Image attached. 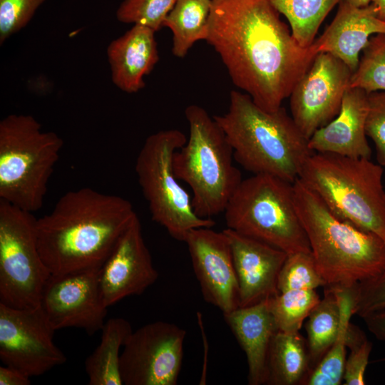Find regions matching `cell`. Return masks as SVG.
I'll return each mask as SVG.
<instances>
[{"mask_svg":"<svg viewBox=\"0 0 385 385\" xmlns=\"http://www.w3.org/2000/svg\"><path fill=\"white\" fill-rule=\"evenodd\" d=\"M309 371L307 341L299 332L277 330L270 346L267 384H302Z\"/></svg>","mask_w":385,"mask_h":385,"instance_id":"23","label":"cell"},{"mask_svg":"<svg viewBox=\"0 0 385 385\" xmlns=\"http://www.w3.org/2000/svg\"><path fill=\"white\" fill-rule=\"evenodd\" d=\"M383 173L371 158L312 153L299 178L337 216L385 241Z\"/></svg>","mask_w":385,"mask_h":385,"instance_id":"5","label":"cell"},{"mask_svg":"<svg viewBox=\"0 0 385 385\" xmlns=\"http://www.w3.org/2000/svg\"><path fill=\"white\" fill-rule=\"evenodd\" d=\"M211 9L212 0H176L163 24L172 32L175 56L183 58L197 41H206Z\"/></svg>","mask_w":385,"mask_h":385,"instance_id":"25","label":"cell"},{"mask_svg":"<svg viewBox=\"0 0 385 385\" xmlns=\"http://www.w3.org/2000/svg\"><path fill=\"white\" fill-rule=\"evenodd\" d=\"M324 287V297L311 311L305 325L310 370L334 344L342 325V288L336 286Z\"/></svg>","mask_w":385,"mask_h":385,"instance_id":"24","label":"cell"},{"mask_svg":"<svg viewBox=\"0 0 385 385\" xmlns=\"http://www.w3.org/2000/svg\"><path fill=\"white\" fill-rule=\"evenodd\" d=\"M227 228L287 254L311 252L297 213L293 183L267 174L242 180L224 210Z\"/></svg>","mask_w":385,"mask_h":385,"instance_id":"8","label":"cell"},{"mask_svg":"<svg viewBox=\"0 0 385 385\" xmlns=\"http://www.w3.org/2000/svg\"><path fill=\"white\" fill-rule=\"evenodd\" d=\"M31 212L0 200V303L13 308L40 306L51 276L37 245Z\"/></svg>","mask_w":385,"mask_h":385,"instance_id":"10","label":"cell"},{"mask_svg":"<svg viewBox=\"0 0 385 385\" xmlns=\"http://www.w3.org/2000/svg\"><path fill=\"white\" fill-rule=\"evenodd\" d=\"M311 252H299L287 255L277 280L279 292L292 289H315L326 287Z\"/></svg>","mask_w":385,"mask_h":385,"instance_id":"30","label":"cell"},{"mask_svg":"<svg viewBox=\"0 0 385 385\" xmlns=\"http://www.w3.org/2000/svg\"><path fill=\"white\" fill-rule=\"evenodd\" d=\"M377 34H385V21L372 3L357 7L342 0L332 23L312 46L317 53H329L339 58L354 73L360 53Z\"/></svg>","mask_w":385,"mask_h":385,"instance_id":"18","label":"cell"},{"mask_svg":"<svg viewBox=\"0 0 385 385\" xmlns=\"http://www.w3.org/2000/svg\"><path fill=\"white\" fill-rule=\"evenodd\" d=\"M150 252L136 215L121 235L98 272V286L104 305L142 294L157 280Z\"/></svg>","mask_w":385,"mask_h":385,"instance_id":"16","label":"cell"},{"mask_svg":"<svg viewBox=\"0 0 385 385\" xmlns=\"http://www.w3.org/2000/svg\"><path fill=\"white\" fill-rule=\"evenodd\" d=\"M297 213L327 286L350 288L385 270V241L334 214L299 178L293 183Z\"/></svg>","mask_w":385,"mask_h":385,"instance_id":"4","label":"cell"},{"mask_svg":"<svg viewBox=\"0 0 385 385\" xmlns=\"http://www.w3.org/2000/svg\"><path fill=\"white\" fill-rule=\"evenodd\" d=\"M187 140L178 129L162 130L150 135L135 166L153 220L165 227L173 238L183 242L191 230L215 225L212 218L195 214L192 199L175 175L173 155Z\"/></svg>","mask_w":385,"mask_h":385,"instance_id":"9","label":"cell"},{"mask_svg":"<svg viewBox=\"0 0 385 385\" xmlns=\"http://www.w3.org/2000/svg\"><path fill=\"white\" fill-rule=\"evenodd\" d=\"M213 118L234 159L253 175H271L293 183L313 153L285 108L267 111L246 93L231 91L227 112Z\"/></svg>","mask_w":385,"mask_h":385,"instance_id":"3","label":"cell"},{"mask_svg":"<svg viewBox=\"0 0 385 385\" xmlns=\"http://www.w3.org/2000/svg\"><path fill=\"white\" fill-rule=\"evenodd\" d=\"M208 31L233 84L267 111L282 107L317 55L298 43L269 0H212Z\"/></svg>","mask_w":385,"mask_h":385,"instance_id":"1","label":"cell"},{"mask_svg":"<svg viewBox=\"0 0 385 385\" xmlns=\"http://www.w3.org/2000/svg\"><path fill=\"white\" fill-rule=\"evenodd\" d=\"M176 0H123L116 11L117 19L125 24L146 26L155 32Z\"/></svg>","mask_w":385,"mask_h":385,"instance_id":"31","label":"cell"},{"mask_svg":"<svg viewBox=\"0 0 385 385\" xmlns=\"http://www.w3.org/2000/svg\"><path fill=\"white\" fill-rule=\"evenodd\" d=\"M269 299L223 314L246 354L250 385L267 384L270 346L278 330L270 309Z\"/></svg>","mask_w":385,"mask_h":385,"instance_id":"21","label":"cell"},{"mask_svg":"<svg viewBox=\"0 0 385 385\" xmlns=\"http://www.w3.org/2000/svg\"><path fill=\"white\" fill-rule=\"evenodd\" d=\"M184 242L204 299L223 314L239 308V284L230 243L224 231L195 228Z\"/></svg>","mask_w":385,"mask_h":385,"instance_id":"15","label":"cell"},{"mask_svg":"<svg viewBox=\"0 0 385 385\" xmlns=\"http://www.w3.org/2000/svg\"><path fill=\"white\" fill-rule=\"evenodd\" d=\"M349 4L357 6L364 7L368 6L371 3V0H345Z\"/></svg>","mask_w":385,"mask_h":385,"instance_id":"39","label":"cell"},{"mask_svg":"<svg viewBox=\"0 0 385 385\" xmlns=\"http://www.w3.org/2000/svg\"><path fill=\"white\" fill-rule=\"evenodd\" d=\"M185 116L189 125L186 143L173 158L175 175L192 190L195 214L212 218L224 210L242 182L233 164V150L223 130L207 111L192 104Z\"/></svg>","mask_w":385,"mask_h":385,"instance_id":"6","label":"cell"},{"mask_svg":"<svg viewBox=\"0 0 385 385\" xmlns=\"http://www.w3.org/2000/svg\"><path fill=\"white\" fill-rule=\"evenodd\" d=\"M101 331V342L85 363L88 384L122 385L120 351L133 332L131 325L125 319L112 318Z\"/></svg>","mask_w":385,"mask_h":385,"instance_id":"22","label":"cell"},{"mask_svg":"<svg viewBox=\"0 0 385 385\" xmlns=\"http://www.w3.org/2000/svg\"><path fill=\"white\" fill-rule=\"evenodd\" d=\"M46 0H0V44L25 27Z\"/></svg>","mask_w":385,"mask_h":385,"instance_id":"34","label":"cell"},{"mask_svg":"<svg viewBox=\"0 0 385 385\" xmlns=\"http://www.w3.org/2000/svg\"><path fill=\"white\" fill-rule=\"evenodd\" d=\"M63 144L58 134L43 131L31 115L4 118L0 121V200L31 213L39 210Z\"/></svg>","mask_w":385,"mask_h":385,"instance_id":"7","label":"cell"},{"mask_svg":"<svg viewBox=\"0 0 385 385\" xmlns=\"http://www.w3.org/2000/svg\"><path fill=\"white\" fill-rule=\"evenodd\" d=\"M361 318L376 338L385 340V309L369 313Z\"/></svg>","mask_w":385,"mask_h":385,"instance_id":"36","label":"cell"},{"mask_svg":"<svg viewBox=\"0 0 385 385\" xmlns=\"http://www.w3.org/2000/svg\"><path fill=\"white\" fill-rule=\"evenodd\" d=\"M186 331L167 322L147 324L123 346L120 369L125 385H175L181 370Z\"/></svg>","mask_w":385,"mask_h":385,"instance_id":"11","label":"cell"},{"mask_svg":"<svg viewBox=\"0 0 385 385\" xmlns=\"http://www.w3.org/2000/svg\"><path fill=\"white\" fill-rule=\"evenodd\" d=\"M352 73L342 60L321 52L296 84L289 96L292 118L308 140L337 115Z\"/></svg>","mask_w":385,"mask_h":385,"instance_id":"13","label":"cell"},{"mask_svg":"<svg viewBox=\"0 0 385 385\" xmlns=\"http://www.w3.org/2000/svg\"><path fill=\"white\" fill-rule=\"evenodd\" d=\"M320 299L315 289H292L270 298V309L278 330L299 332Z\"/></svg>","mask_w":385,"mask_h":385,"instance_id":"28","label":"cell"},{"mask_svg":"<svg viewBox=\"0 0 385 385\" xmlns=\"http://www.w3.org/2000/svg\"><path fill=\"white\" fill-rule=\"evenodd\" d=\"M366 133L376 148L378 163L385 167V91L368 93Z\"/></svg>","mask_w":385,"mask_h":385,"instance_id":"35","label":"cell"},{"mask_svg":"<svg viewBox=\"0 0 385 385\" xmlns=\"http://www.w3.org/2000/svg\"><path fill=\"white\" fill-rule=\"evenodd\" d=\"M155 33L146 26L133 24L108 46L111 80L122 91L135 93L145 86L143 78L160 58Z\"/></svg>","mask_w":385,"mask_h":385,"instance_id":"20","label":"cell"},{"mask_svg":"<svg viewBox=\"0 0 385 385\" xmlns=\"http://www.w3.org/2000/svg\"><path fill=\"white\" fill-rule=\"evenodd\" d=\"M100 269L51 274L40 307L56 331L76 327L91 335L102 329L108 307L100 294Z\"/></svg>","mask_w":385,"mask_h":385,"instance_id":"14","label":"cell"},{"mask_svg":"<svg viewBox=\"0 0 385 385\" xmlns=\"http://www.w3.org/2000/svg\"><path fill=\"white\" fill-rule=\"evenodd\" d=\"M368 106V93L360 88L349 87L337 115L309 138L312 151L371 158L366 133Z\"/></svg>","mask_w":385,"mask_h":385,"instance_id":"19","label":"cell"},{"mask_svg":"<svg viewBox=\"0 0 385 385\" xmlns=\"http://www.w3.org/2000/svg\"><path fill=\"white\" fill-rule=\"evenodd\" d=\"M349 87L360 88L367 93L385 91V34L370 38L352 73Z\"/></svg>","mask_w":385,"mask_h":385,"instance_id":"29","label":"cell"},{"mask_svg":"<svg viewBox=\"0 0 385 385\" xmlns=\"http://www.w3.org/2000/svg\"><path fill=\"white\" fill-rule=\"evenodd\" d=\"M30 376L9 366H0V385H29Z\"/></svg>","mask_w":385,"mask_h":385,"instance_id":"37","label":"cell"},{"mask_svg":"<svg viewBox=\"0 0 385 385\" xmlns=\"http://www.w3.org/2000/svg\"><path fill=\"white\" fill-rule=\"evenodd\" d=\"M223 231L232 249L239 284L240 307L251 306L278 294V276L288 254L231 229Z\"/></svg>","mask_w":385,"mask_h":385,"instance_id":"17","label":"cell"},{"mask_svg":"<svg viewBox=\"0 0 385 385\" xmlns=\"http://www.w3.org/2000/svg\"><path fill=\"white\" fill-rule=\"evenodd\" d=\"M136 215L120 196L88 187L66 192L36 220L43 263L51 274L100 269Z\"/></svg>","mask_w":385,"mask_h":385,"instance_id":"2","label":"cell"},{"mask_svg":"<svg viewBox=\"0 0 385 385\" xmlns=\"http://www.w3.org/2000/svg\"><path fill=\"white\" fill-rule=\"evenodd\" d=\"M351 311L361 317L385 309V270L350 287Z\"/></svg>","mask_w":385,"mask_h":385,"instance_id":"33","label":"cell"},{"mask_svg":"<svg viewBox=\"0 0 385 385\" xmlns=\"http://www.w3.org/2000/svg\"><path fill=\"white\" fill-rule=\"evenodd\" d=\"M289 23L291 32L298 43L307 48L315 40L322 23L342 0H269Z\"/></svg>","mask_w":385,"mask_h":385,"instance_id":"26","label":"cell"},{"mask_svg":"<svg viewBox=\"0 0 385 385\" xmlns=\"http://www.w3.org/2000/svg\"><path fill=\"white\" fill-rule=\"evenodd\" d=\"M378 10L379 17L385 21V0H371Z\"/></svg>","mask_w":385,"mask_h":385,"instance_id":"38","label":"cell"},{"mask_svg":"<svg viewBox=\"0 0 385 385\" xmlns=\"http://www.w3.org/2000/svg\"><path fill=\"white\" fill-rule=\"evenodd\" d=\"M346 347L350 354L346 359L343 384L364 385L365 371L372 349V343L357 326L349 322L346 329Z\"/></svg>","mask_w":385,"mask_h":385,"instance_id":"32","label":"cell"},{"mask_svg":"<svg viewBox=\"0 0 385 385\" xmlns=\"http://www.w3.org/2000/svg\"><path fill=\"white\" fill-rule=\"evenodd\" d=\"M55 329L40 306L13 308L0 303V359L29 376H37L66 361L54 344Z\"/></svg>","mask_w":385,"mask_h":385,"instance_id":"12","label":"cell"},{"mask_svg":"<svg viewBox=\"0 0 385 385\" xmlns=\"http://www.w3.org/2000/svg\"><path fill=\"white\" fill-rule=\"evenodd\" d=\"M342 288V321L337 339L318 364L307 374L303 385H339L346 359V329L353 315L349 288Z\"/></svg>","mask_w":385,"mask_h":385,"instance_id":"27","label":"cell"}]
</instances>
